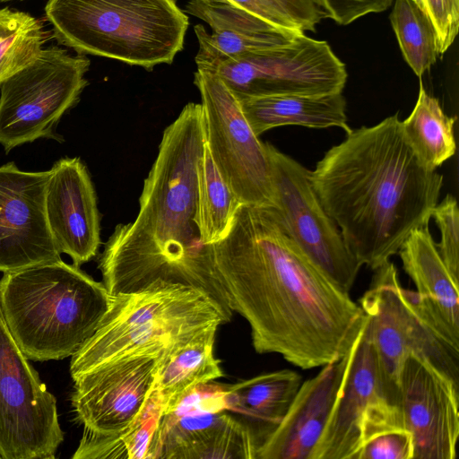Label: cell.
<instances>
[{
	"instance_id": "1",
	"label": "cell",
	"mask_w": 459,
	"mask_h": 459,
	"mask_svg": "<svg viewBox=\"0 0 459 459\" xmlns=\"http://www.w3.org/2000/svg\"><path fill=\"white\" fill-rule=\"evenodd\" d=\"M257 353L311 369L346 355L365 314L294 242L271 208L241 204L228 234L205 245Z\"/></svg>"
},
{
	"instance_id": "2",
	"label": "cell",
	"mask_w": 459,
	"mask_h": 459,
	"mask_svg": "<svg viewBox=\"0 0 459 459\" xmlns=\"http://www.w3.org/2000/svg\"><path fill=\"white\" fill-rule=\"evenodd\" d=\"M443 180L420 163L398 113L351 129L310 171L349 251L373 270L388 262L413 230L429 225Z\"/></svg>"
},
{
	"instance_id": "3",
	"label": "cell",
	"mask_w": 459,
	"mask_h": 459,
	"mask_svg": "<svg viewBox=\"0 0 459 459\" xmlns=\"http://www.w3.org/2000/svg\"><path fill=\"white\" fill-rule=\"evenodd\" d=\"M204 143L202 106L187 103L163 131L136 218L116 226L99 259L101 274L123 291L204 284L206 264L195 225Z\"/></svg>"
},
{
	"instance_id": "4",
	"label": "cell",
	"mask_w": 459,
	"mask_h": 459,
	"mask_svg": "<svg viewBox=\"0 0 459 459\" xmlns=\"http://www.w3.org/2000/svg\"><path fill=\"white\" fill-rule=\"evenodd\" d=\"M111 295L80 266L62 259L4 273L0 307L29 359L72 357L94 334Z\"/></svg>"
},
{
	"instance_id": "5",
	"label": "cell",
	"mask_w": 459,
	"mask_h": 459,
	"mask_svg": "<svg viewBox=\"0 0 459 459\" xmlns=\"http://www.w3.org/2000/svg\"><path fill=\"white\" fill-rule=\"evenodd\" d=\"M58 44L152 70L184 48L189 20L176 0H48Z\"/></svg>"
},
{
	"instance_id": "6",
	"label": "cell",
	"mask_w": 459,
	"mask_h": 459,
	"mask_svg": "<svg viewBox=\"0 0 459 459\" xmlns=\"http://www.w3.org/2000/svg\"><path fill=\"white\" fill-rule=\"evenodd\" d=\"M111 297L98 329L72 356V378L127 354L183 345L227 323L207 294L190 287L158 284Z\"/></svg>"
},
{
	"instance_id": "7",
	"label": "cell",
	"mask_w": 459,
	"mask_h": 459,
	"mask_svg": "<svg viewBox=\"0 0 459 459\" xmlns=\"http://www.w3.org/2000/svg\"><path fill=\"white\" fill-rule=\"evenodd\" d=\"M359 300L390 404L399 409V377L405 359L427 362L459 388V350L447 343L421 308L416 292L405 290L390 261L375 270Z\"/></svg>"
},
{
	"instance_id": "8",
	"label": "cell",
	"mask_w": 459,
	"mask_h": 459,
	"mask_svg": "<svg viewBox=\"0 0 459 459\" xmlns=\"http://www.w3.org/2000/svg\"><path fill=\"white\" fill-rule=\"evenodd\" d=\"M90 65L86 56L49 46L0 84V144L6 152L39 138L59 141L56 127L79 101Z\"/></svg>"
},
{
	"instance_id": "9",
	"label": "cell",
	"mask_w": 459,
	"mask_h": 459,
	"mask_svg": "<svg viewBox=\"0 0 459 459\" xmlns=\"http://www.w3.org/2000/svg\"><path fill=\"white\" fill-rule=\"evenodd\" d=\"M205 141L221 177L241 204L276 208L266 143L253 132L238 100L213 72L197 69Z\"/></svg>"
},
{
	"instance_id": "10",
	"label": "cell",
	"mask_w": 459,
	"mask_h": 459,
	"mask_svg": "<svg viewBox=\"0 0 459 459\" xmlns=\"http://www.w3.org/2000/svg\"><path fill=\"white\" fill-rule=\"evenodd\" d=\"M212 72L238 100L342 93L347 81L345 65L329 44L304 33L289 44L230 58Z\"/></svg>"
},
{
	"instance_id": "11",
	"label": "cell",
	"mask_w": 459,
	"mask_h": 459,
	"mask_svg": "<svg viewBox=\"0 0 459 459\" xmlns=\"http://www.w3.org/2000/svg\"><path fill=\"white\" fill-rule=\"evenodd\" d=\"M63 440L56 399L14 340L0 307V455L54 459Z\"/></svg>"
},
{
	"instance_id": "12",
	"label": "cell",
	"mask_w": 459,
	"mask_h": 459,
	"mask_svg": "<svg viewBox=\"0 0 459 459\" xmlns=\"http://www.w3.org/2000/svg\"><path fill=\"white\" fill-rule=\"evenodd\" d=\"M276 193L271 208L299 247L341 289L350 292L362 266L321 204L310 170L266 143Z\"/></svg>"
},
{
	"instance_id": "13",
	"label": "cell",
	"mask_w": 459,
	"mask_h": 459,
	"mask_svg": "<svg viewBox=\"0 0 459 459\" xmlns=\"http://www.w3.org/2000/svg\"><path fill=\"white\" fill-rule=\"evenodd\" d=\"M404 429L398 408L389 403L365 316L328 421L311 459H353L375 434Z\"/></svg>"
},
{
	"instance_id": "14",
	"label": "cell",
	"mask_w": 459,
	"mask_h": 459,
	"mask_svg": "<svg viewBox=\"0 0 459 459\" xmlns=\"http://www.w3.org/2000/svg\"><path fill=\"white\" fill-rule=\"evenodd\" d=\"M167 350L127 354L73 378L71 403L76 421L83 429L101 434L126 428L154 389L160 363Z\"/></svg>"
},
{
	"instance_id": "15",
	"label": "cell",
	"mask_w": 459,
	"mask_h": 459,
	"mask_svg": "<svg viewBox=\"0 0 459 459\" xmlns=\"http://www.w3.org/2000/svg\"><path fill=\"white\" fill-rule=\"evenodd\" d=\"M49 170L0 166V272L61 259L45 212Z\"/></svg>"
},
{
	"instance_id": "16",
	"label": "cell",
	"mask_w": 459,
	"mask_h": 459,
	"mask_svg": "<svg viewBox=\"0 0 459 459\" xmlns=\"http://www.w3.org/2000/svg\"><path fill=\"white\" fill-rule=\"evenodd\" d=\"M398 406L403 426L412 437L413 459H455L459 388L410 356L400 372Z\"/></svg>"
},
{
	"instance_id": "17",
	"label": "cell",
	"mask_w": 459,
	"mask_h": 459,
	"mask_svg": "<svg viewBox=\"0 0 459 459\" xmlns=\"http://www.w3.org/2000/svg\"><path fill=\"white\" fill-rule=\"evenodd\" d=\"M49 170L45 194L47 221L60 253L81 266L100 246V217L96 192L78 157L62 158Z\"/></svg>"
},
{
	"instance_id": "18",
	"label": "cell",
	"mask_w": 459,
	"mask_h": 459,
	"mask_svg": "<svg viewBox=\"0 0 459 459\" xmlns=\"http://www.w3.org/2000/svg\"><path fill=\"white\" fill-rule=\"evenodd\" d=\"M185 13L205 22L194 27L198 40L197 69L214 71L222 62L239 55L291 42L301 32L276 27L224 0H189Z\"/></svg>"
},
{
	"instance_id": "19",
	"label": "cell",
	"mask_w": 459,
	"mask_h": 459,
	"mask_svg": "<svg viewBox=\"0 0 459 459\" xmlns=\"http://www.w3.org/2000/svg\"><path fill=\"white\" fill-rule=\"evenodd\" d=\"M351 354V348L341 359L302 381L284 418L258 449L256 459H311L340 393Z\"/></svg>"
},
{
	"instance_id": "20",
	"label": "cell",
	"mask_w": 459,
	"mask_h": 459,
	"mask_svg": "<svg viewBox=\"0 0 459 459\" xmlns=\"http://www.w3.org/2000/svg\"><path fill=\"white\" fill-rule=\"evenodd\" d=\"M246 424L224 411L166 413L160 459H256Z\"/></svg>"
},
{
	"instance_id": "21",
	"label": "cell",
	"mask_w": 459,
	"mask_h": 459,
	"mask_svg": "<svg viewBox=\"0 0 459 459\" xmlns=\"http://www.w3.org/2000/svg\"><path fill=\"white\" fill-rule=\"evenodd\" d=\"M397 253L421 308L442 338L459 350V282L442 260L429 225L413 230Z\"/></svg>"
},
{
	"instance_id": "22",
	"label": "cell",
	"mask_w": 459,
	"mask_h": 459,
	"mask_svg": "<svg viewBox=\"0 0 459 459\" xmlns=\"http://www.w3.org/2000/svg\"><path fill=\"white\" fill-rule=\"evenodd\" d=\"M301 383L298 372L281 369L225 385L228 408L242 415L257 451L284 418Z\"/></svg>"
},
{
	"instance_id": "23",
	"label": "cell",
	"mask_w": 459,
	"mask_h": 459,
	"mask_svg": "<svg viewBox=\"0 0 459 459\" xmlns=\"http://www.w3.org/2000/svg\"><path fill=\"white\" fill-rule=\"evenodd\" d=\"M253 132L263 133L282 126L312 128L339 127L346 134V100L342 93L321 95H273L238 100Z\"/></svg>"
},
{
	"instance_id": "24",
	"label": "cell",
	"mask_w": 459,
	"mask_h": 459,
	"mask_svg": "<svg viewBox=\"0 0 459 459\" xmlns=\"http://www.w3.org/2000/svg\"><path fill=\"white\" fill-rule=\"evenodd\" d=\"M164 409L155 386L137 417L121 431L83 429L73 459H160Z\"/></svg>"
},
{
	"instance_id": "25",
	"label": "cell",
	"mask_w": 459,
	"mask_h": 459,
	"mask_svg": "<svg viewBox=\"0 0 459 459\" xmlns=\"http://www.w3.org/2000/svg\"><path fill=\"white\" fill-rule=\"evenodd\" d=\"M217 330H205L188 342L164 352L155 382L164 414L171 411L195 386L224 375L221 361L214 356Z\"/></svg>"
},
{
	"instance_id": "26",
	"label": "cell",
	"mask_w": 459,
	"mask_h": 459,
	"mask_svg": "<svg viewBox=\"0 0 459 459\" xmlns=\"http://www.w3.org/2000/svg\"><path fill=\"white\" fill-rule=\"evenodd\" d=\"M455 117H448L437 99L429 96L422 83L411 115L401 121L403 135L420 163L429 170L454 156L456 144L454 133Z\"/></svg>"
},
{
	"instance_id": "27",
	"label": "cell",
	"mask_w": 459,
	"mask_h": 459,
	"mask_svg": "<svg viewBox=\"0 0 459 459\" xmlns=\"http://www.w3.org/2000/svg\"><path fill=\"white\" fill-rule=\"evenodd\" d=\"M240 205L214 164L205 141L197 167L195 225L200 242L209 245L223 238Z\"/></svg>"
},
{
	"instance_id": "28",
	"label": "cell",
	"mask_w": 459,
	"mask_h": 459,
	"mask_svg": "<svg viewBox=\"0 0 459 459\" xmlns=\"http://www.w3.org/2000/svg\"><path fill=\"white\" fill-rule=\"evenodd\" d=\"M389 18L404 60L420 78L439 55L431 21L412 0H395Z\"/></svg>"
},
{
	"instance_id": "29",
	"label": "cell",
	"mask_w": 459,
	"mask_h": 459,
	"mask_svg": "<svg viewBox=\"0 0 459 459\" xmlns=\"http://www.w3.org/2000/svg\"><path fill=\"white\" fill-rule=\"evenodd\" d=\"M47 35L43 23L30 13L0 9V84L33 61Z\"/></svg>"
},
{
	"instance_id": "30",
	"label": "cell",
	"mask_w": 459,
	"mask_h": 459,
	"mask_svg": "<svg viewBox=\"0 0 459 459\" xmlns=\"http://www.w3.org/2000/svg\"><path fill=\"white\" fill-rule=\"evenodd\" d=\"M434 218L441 241L437 245L438 253L454 279L459 282V210L456 199L447 195L434 207Z\"/></svg>"
},
{
	"instance_id": "31",
	"label": "cell",
	"mask_w": 459,
	"mask_h": 459,
	"mask_svg": "<svg viewBox=\"0 0 459 459\" xmlns=\"http://www.w3.org/2000/svg\"><path fill=\"white\" fill-rule=\"evenodd\" d=\"M276 16L281 28L304 33L314 31L325 18L319 0H261Z\"/></svg>"
},
{
	"instance_id": "32",
	"label": "cell",
	"mask_w": 459,
	"mask_h": 459,
	"mask_svg": "<svg viewBox=\"0 0 459 459\" xmlns=\"http://www.w3.org/2000/svg\"><path fill=\"white\" fill-rule=\"evenodd\" d=\"M353 459H413L411 434L405 429H391L370 437Z\"/></svg>"
},
{
	"instance_id": "33",
	"label": "cell",
	"mask_w": 459,
	"mask_h": 459,
	"mask_svg": "<svg viewBox=\"0 0 459 459\" xmlns=\"http://www.w3.org/2000/svg\"><path fill=\"white\" fill-rule=\"evenodd\" d=\"M436 30L439 54L453 44L459 28V0H422Z\"/></svg>"
},
{
	"instance_id": "34",
	"label": "cell",
	"mask_w": 459,
	"mask_h": 459,
	"mask_svg": "<svg viewBox=\"0 0 459 459\" xmlns=\"http://www.w3.org/2000/svg\"><path fill=\"white\" fill-rule=\"evenodd\" d=\"M325 18L347 25L368 14L385 11L393 0H319Z\"/></svg>"
},
{
	"instance_id": "35",
	"label": "cell",
	"mask_w": 459,
	"mask_h": 459,
	"mask_svg": "<svg viewBox=\"0 0 459 459\" xmlns=\"http://www.w3.org/2000/svg\"><path fill=\"white\" fill-rule=\"evenodd\" d=\"M416 4L424 10L422 0H412ZM425 11V10H424Z\"/></svg>"
},
{
	"instance_id": "36",
	"label": "cell",
	"mask_w": 459,
	"mask_h": 459,
	"mask_svg": "<svg viewBox=\"0 0 459 459\" xmlns=\"http://www.w3.org/2000/svg\"><path fill=\"white\" fill-rule=\"evenodd\" d=\"M11 1H14V0H0V3H6V2H11ZM23 1V0H22Z\"/></svg>"
},
{
	"instance_id": "37",
	"label": "cell",
	"mask_w": 459,
	"mask_h": 459,
	"mask_svg": "<svg viewBox=\"0 0 459 459\" xmlns=\"http://www.w3.org/2000/svg\"><path fill=\"white\" fill-rule=\"evenodd\" d=\"M0 459H2L1 455H0Z\"/></svg>"
}]
</instances>
